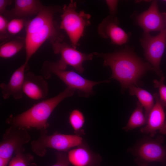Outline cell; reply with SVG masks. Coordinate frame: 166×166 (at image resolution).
Here are the masks:
<instances>
[{"mask_svg": "<svg viewBox=\"0 0 166 166\" xmlns=\"http://www.w3.org/2000/svg\"><path fill=\"white\" fill-rule=\"evenodd\" d=\"M93 54L103 59L104 66L110 68L112 72L110 78L119 82L122 91L132 85L137 86L142 76L148 71L153 70L149 64L126 49L111 53L95 52Z\"/></svg>", "mask_w": 166, "mask_h": 166, "instance_id": "1", "label": "cell"}, {"mask_svg": "<svg viewBox=\"0 0 166 166\" xmlns=\"http://www.w3.org/2000/svg\"><path fill=\"white\" fill-rule=\"evenodd\" d=\"M57 8L43 6L36 16L27 23L25 41L26 57L28 64L32 56L47 40L52 43L63 41V36L57 28L53 20Z\"/></svg>", "mask_w": 166, "mask_h": 166, "instance_id": "2", "label": "cell"}, {"mask_svg": "<svg viewBox=\"0 0 166 166\" xmlns=\"http://www.w3.org/2000/svg\"><path fill=\"white\" fill-rule=\"evenodd\" d=\"M76 91L67 87L57 95L34 105L23 113L10 115L6 120V123L27 129L35 128L40 132L47 131L50 126L48 120L54 110L63 100L73 96Z\"/></svg>", "mask_w": 166, "mask_h": 166, "instance_id": "3", "label": "cell"}, {"mask_svg": "<svg viewBox=\"0 0 166 166\" xmlns=\"http://www.w3.org/2000/svg\"><path fill=\"white\" fill-rule=\"evenodd\" d=\"M61 17L59 28L65 31L71 45L76 49L85 29L90 24L91 16L83 10L77 11L76 2L71 1L64 6Z\"/></svg>", "mask_w": 166, "mask_h": 166, "instance_id": "4", "label": "cell"}, {"mask_svg": "<svg viewBox=\"0 0 166 166\" xmlns=\"http://www.w3.org/2000/svg\"><path fill=\"white\" fill-rule=\"evenodd\" d=\"M41 73L45 79L50 77L52 74L55 75L65 84L67 87L77 90L80 97H86L93 94V88L95 85L110 82L108 80L98 81H90L73 71L61 69L54 62L45 61Z\"/></svg>", "mask_w": 166, "mask_h": 166, "instance_id": "5", "label": "cell"}, {"mask_svg": "<svg viewBox=\"0 0 166 166\" xmlns=\"http://www.w3.org/2000/svg\"><path fill=\"white\" fill-rule=\"evenodd\" d=\"M47 132H40L39 137L31 142L32 151L40 157L46 154L48 148H53L58 152H67L84 142L81 136L75 134H63L55 131L52 134L48 135Z\"/></svg>", "mask_w": 166, "mask_h": 166, "instance_id": "6", "label": "cell"}, {"mask_svg": "<svg viewBox=\"0 0 166 166\" xmlns=\"http://www.w3.org/2000/svg\"><path fill=\"white\" fill-rule=\"evenodd\" d=\"M152 138L142 139L129 150L135 157V161L139 166H147L154 162L166 164V147L163 144V137Z\"/></svg>", "mask_w": 166, "mask_h": 166, "instance_id": "7", "label": "cell"}, {"mask_svg": "<svg viewBox=\"0 0 166 166\" xmlns=\"http://www.w3.org/2000/svg\"><path fill=\"white\" fill-rule=\"evenodd\" d=\"M52 44L54 53L60 55V60L56 62L61 69L65 70L69 65L79 73H82L85 70L83 62L92 60L93 58V53H82L63 41H57Z\"/></svg>", "mask_w": 166, "mask_h": 166, "instance_id": "8", "label": "cell"}, {"mask_svg": "<svg viewBox=\"0 0 166 166\" xmlns=\"http://www.w3.org/2000/svg\"><path fill=\"white\" fill-rule=\"evenodd\" d=\"M27 130L13 125L6 129L0 144V157L10 160L15 152L25 151L24 146L31 139Z\"/></svg>", "mask_w": 166, "mask_h": 166, "instance_id": "9", "label": "cell"}, {"mask_svg": "<svg viewBox=\"0 0 166 166\" xmlns=\"http://www.w3.org/2000/svg\"><path fill=\"white\" fill-rule=\"evenodd\" d=\"M141 43L146 58L152 65L153 70L160 77L163 75L160 65L166 45V28L155 36L145 32Z\"/></svg>", "mask_w": 166, "mask_h": 166, "instance_id": "10", "label": "cell"}, {"mask_svg": "<svg viewBox=\"0 0 166 166\" xmlns=\"http://www.w3.org/2000/svg\"><path fill=\"white\" fill-rule=\"evenodd\" d=\"M153 96L155 100L154 105L148 114L146 124L140 129L142 133L149 134L152 138L157 131L166 135L164 108L160 102L159 94L155 93Z\"/></svg>", "mask_w": 166, "mask_h": 166, "instance_id": "11", "label": "cell"}, {"mask_svg": "<svg viewBox=\"0 0 166 166\" xmlns=\"http://www.w3.org/2000/svg\"><path fill=\"white\" fill-rule=\"evenodd\" d=\"M165 17L159 10L157 1H154L147 10L138 16L137 21L145 33L161 31L166 28Z\"/></svg>", "mask_w": 166, "mask_h": 166, "instance_id": "12", "label": "cell"}, {"mask_svg": "<svg viewBox=\"0 0 166 166\" xmlns=\"http://www.w3.org/2000/svg\"><path fill=\"white\" fill-rule=\"evenodd\" d=\"M97 32L101 37L109 38L114 45H123L128 39V35L119 26L117 18L113 15L109 16L102 20L98 26Z\"/></svg>", "mask_w": 166, "mask_h": 166, "instance_id": "13", "label": "cell"}, {"mask_svg": "<svg viewBox=\"0 0 166 166\" xmlns=\"http://www.w3.org/2000/svg\"><path fill=\"white\" fill-rule=\"evenodd\" d=\"M27 65L24 62L14 71L8 82L0 84V88L4 99H7L10 97L16 100L22 98L25 71Z\"/></svg>", "mask_w": 166, "mask_h": 166, "instance_id": "14", "label": "cell"}, {"mask_svg": "<svg viewBox=\"0 0 166 166\" xmlns=\"http://www.w3.org/2000/svg\"><path fill=\"white\" fill-rule=\"evenodd\" d=\"M68 152L69 163L73 166H100L102 161L100 154L93 152L85 142Z\"/></svg>", "mask_w": 166, "mask_h": 166, "instance_id": "15", "label": "cell"}, {"mask_svg": "<svg viewBox=\"0 0 166 166\" xmlns=\"http://www.w3.org/2000/svg\"><path fill=\"white\" fill-rule=\"evenodd\" d=\"M23 92L32 99H42L48 95V83L42 76L36 75L33 73L29 72L25 75Z\"/></svg>", "mask_w": 166, "mask_h": 166, "instance_id": "16", "label": "cell"}, {"mask_svg": "<svg viewBox=\"0 0 166 166\" xmlns=\"http://www.w3.org/2000/svg\"><path fill=\"white\" fill-rule=\"evenodd\" d=\"M14 2L12 14L18 17L37 15L43 6L39 0H15Z\"/></svg>", "mask_w": 166, "mask_h": 166, "instance_id": "17", "label": "cell"}, {"mask_svg": "<svg viewBox=\"0 0 166 166\" xmlns=\"http://www.w3.org/2000/svg\"><path fill=\"white\" fill-rule=\"evenodd\" d=\"M128 88L130 95L136 96L143 106L147 120L148 114L155 104L153 95L147 90L135 85L131 86Z\"/></svg>", "mask_w": 166, "mask_h": 166, "instance_id": "18", "label": "cell"}, {"mask_svg": "<svg viewBox=\"0 0 166 166\" xmlns=\"http://www.w3.org/2000/svg\"><path fill=\"white\" fill-rule=\"evenodd\" d=\"M143 110V106L138 101L136 106L131 114L127 124L123 128L124 131L128 132L145 125L147 120Z\"/></svg>", "mask_w": 166, "mask_h": 166, "instance_id": "19", "label": "cell"}, {"mask_svg": "<svg viewBox=\"0 0 166 166\" xmlns=\"http://www.w3.org/2000/svg\"><path fill=\"white\" fill-rule=\"evenodd\" d=\"M69 121L75 134L81 136L85 134L83 128L85 117L81 111L77 109L73 110L69 114Z\"/></svg>", "mask_w": 166, "mask_h": 166, "instance_id": "20", "label": "cell"}, {"mask_svg": "<svg viewBox=\"0 0 166 166\" xmlns=\"http://www.w3.org/2000/svg\"><path fill=\"white\" fill-rule=\"evenodd\" d=\"M23 46L22 42L17 40L6 42L0 46V56L4 58L12 57L20 51Z\"/></svg>", "mask_w": 166, "mask_h": 166, "instance_id": "21", "label": "cell"}, {"mask_svg": "<svg viewBox=\"0 0 166 166\" xmlns=\"http://www.w3.org/2000/svg\"><path fill=\"white\" fill-rule=\"evenodd\" d=\"M25 151H18L10 161L9 166H28L33 160L34 156L30 153H25Z\"/></svg>", "mask_w": 166, "mask_h": 166, "instance_id": "22", "label": "cell"}, {"mask_svg": "<svg viewBox=\"0 0 166 166\" xmlns=\"http://www.w3.org/2000/svg\"><path fill=\"white\" fill-rule=\"evenodd\" d=\"M160 78V81L154 79L153 82L154 87L158 89L160 102L164 109H166V85L164 83L165 77L163 75Z\"/></svg>", "mask_w": 166, "mask_h": 166, "instance_id": "23", "label": "cell"}, {"mask_svg": "<svg viewBox=\"0 0 166 166\" xmlns=\"http://www.w3.org/2000/svg\"><path fill=\"white\" fill-rule=\"evenodd\" d=\"M24 21L21 19L14 18L8 22L7 30L10 34H15L19 33L23 29Z\"/></svg>", "mask_w": 166, "mask_h": 166, "instance_id": "24", "label": "cell"}, {"mask_svg": "<svg viewBox=\"0 0 166 166\" xmlns=\"http://www.w3.org/2000/svg\"><path fill=\"white\" fill-rule=\"evenodd\" d=\"M55 155L56 162L51 166H69L70 163L66 152H58L56 153Z\"/></svg>", "mask_w": 166, "mask_h": 166, "instance_id": "25", "label": "cell"}, {"mask_svg": "<svg viewBox=\"0 0 166 166\" xmlns=\"http://www.w3.org/2000/svg\"><path fill=\"white\" fill-rule=\"evenodd\" d=\"M105 2L111 14V15L114 16L117 11L118 1L116 0H106Z\"/></svg>", "mask_w": 166, "mask_h": 166, "instance_id": "26", "label": "cell"}, {"mask_svg": "<svg viewBox=\"0 0 166 166\" xmlns=\"http://www.w3.org/2000/svg\"><path fill=\"white\" fill-rule=\"evenodd\" d=\"M8 22L7 19L2 15H0V32L1 34H5L7 30Z\"/></svg>", "mask_w": 166, "mask_h": 166, "instance_id": "27", "label": "cell"}, {"mask_svg": "<svg viewBox=\"0 0 166 166\" xmlns=\"http://www.w3.org/2000/svg\"><path fill=\"white\" fill-rule=\"evenodd\" d=\"M12 1L8 0H0V14L2 15L5 11L6 7L10 4Z\"/></svg>", "mask_w": 166, "mask_h": 166, "instance_id": "28", "label": "cell"}, {"mask_svg": "<svg viewBox=\"0 0 166 166\" xmlns=\"http://www.w3.org/2000/svg\"><path fill=\"white\" fill-rule=\"evenodd\" d=\"M10 160L0 157V166H6Z\"/></svg>", "mask_w": 166, "mask_h": 166, "instance_id": "29", "label": "cell"}, {"mask_svg": "<svg viewBox=\"0 0 166 166\" xmlns=\"http://www.w3.org/2000/svg\"><path fill=\"white\" fill-rule=\"evenodd\" d=\"M164 14V15H165V20H166V14Z\"/></svg>", "mask_w": 166, "mask_h": 166, "instance_id": "30", "label": "cell"}, {"mask_svg": "<svg viewBox=\"0 0 166 166\" xmlns=\"http://www.w3.org/2000/svg\"><path fill=\"white\" fill-rule=\"evenodd\" d=\"M165 2H166V0H164V1Z\"/></svg>", "mask_w": 166, "mask_h": 166, "instance_id": "31", "label": "cell"}]
</instances>
